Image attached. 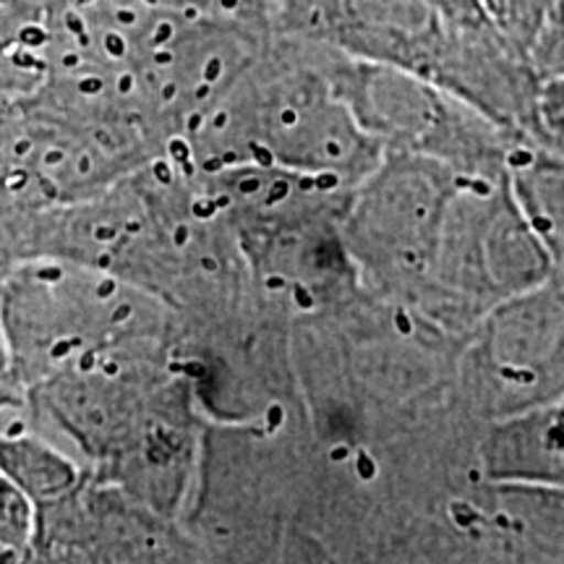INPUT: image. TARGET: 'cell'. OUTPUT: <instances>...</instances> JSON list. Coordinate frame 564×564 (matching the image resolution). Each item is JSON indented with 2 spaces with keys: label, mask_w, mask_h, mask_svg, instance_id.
Masks as SVG:
<instances>
[{
  "label": "cell",
  "mask_w": 564,
  "mask_h": 564,
  "mask_svg": "<svg viewBox=\"0 0 564 564\" xmlns=\"http://www.w3.org/2000/svg\"><path fill=\"white\" fill-rule=\"evenodd\" d=\"M272 37L408 70L512 137L531 129L544 76L494 26L455 24L432 0H278Z\"/></svg>",
  "instance_id": "cell-1"
},
{
  "label": "cell",
  "mask_w": 564,
  "mask_h": 564,
  "mask_svg": "<svg viewBox=\"0 0 564 564\" xmlns=\"http://www.w3.org/2000/svg\"><path fill=\"white\" fill-rule=\"evenodd\" d=\"M215 141L232 165H270L356 188L382 147L329 84L322 47L270 37L257 61L212 105Z\"/></svg>",
  "instance_id": "cell-2"
},
{
  "label": "cell",
  "mask_w": 564,
  "mask_h": 564,
  "mask_svg": "<svg viewBox=\"0 0 564 564\" xmlns=\"http://www.w3.org/2000/svg\"><path fill=\"white\" fill-rule=\"evenodd\" d=\"M554 274L552 257L514 207L507 181L460 175L413 306L444 327H476L494 306Z\"/></svg>",
  "instance_id": "cell-3"
},
{
  "label": "cell",
  "mask_w": 564,
  "mask_h": 564,
  "mask_svg": "<svg viewBox=\"0 0 564 564\" xmlns=\"http://www.w3.org/2000/svg\"><path fill=\"white\" fill-rule=\"evenodd\" d=\"M335 95L384 152L442 162L449 171L505 178L512 133L460 97L408 70L324 51Z\"/></svg>",
  "instance_id": "cell-4"
},
{
  "label": "cell",
  "mask_w": 564,
  "mask_h": 564,
  "mask_svg": "<svg viewBox=\"0 0 564 564\" xmlns=\"http://www.w3.org/2000/svg\"><path fill=\"white\" fill-rule=\"evenodd\" d=\"M460 175L442 162L384 152L377 171L356 186L343 220L356 272L413 303L432 267L444 212Z\"/></svg>",
  "instance_id": "cell-5"
},
{
  "label": "cell",
  "mask_w": 564,
  "mask_h": 564,
  "mask_svg": "<svg viewBox=\"0 0 564 564\" xmlns=\"http://www.w3.org/2000/svg\"><path fill=\"white\" fill-rule=\"evenodd\" d=\"M470 384L494 419L564 394V278L494 306L476 324Z\"/></svg>",
  "instance_id": "cell-6"
},
{
  "label": "cell",
  "mask_w": 564,
  "mask_h": 564,
  "mask_svg": "<svg viewBox=\"0 0 564 564\" xmlns=\"http://www.w3.org/2000/svg\"><path fill=\"white\" fill-rule=\"evenodd\" d=\"M478 460L491 484L564 491V394L494 419Z\"/></svg>",
  "instance_id": "cell-7"
},
{
  "label": "cell",
  "mask_w": 564,
  "mask_h": 564,
  "mask_svg": "<svg viewBox=\"0 0 564 564\" xmlns=\"http://www.w3.org/2000/svg\"><path fill=\"white\" fill-rule=\"evenodd\" d=\"M505 181L514 207L564 278V158L518 137L507 150Z\"/></svg>",
  "instance_id": "cell-8"
},
{
  "label": "cell",
  "mask_w": 564,
  "mask_h": 564,
  "mask_svg": "<svg viewBox=\"0 0 564 564\" xmlns=\"http://www.w3.org/2000/svg\"><path fill=\"white\" fill-rule=\"evenodd\" d=\"M494 30L533 61L552 0H478Z\"/></svg>",
  "instance_id": "cell-9"
},
{
  "label": "cell",
  "mask_w": 564,
  "mask_h": 564,
  "mask_svg": "<svg viewBox=\"0 0 564 564\" xmlns=\"http://www.w3.org/2000/svg\"><path fill=\"white\" fill-rule=\"evenodd\" d=\"M525 139L564 158V74L541 76Z\"/></svg>",
  "instance_id": "cell-10"
},
{
  "label": "cell",
  "mask_w": 564,
  "mask_h": 564,
  "mask_svg": "<svg viewBox=\"0 0 564 564\" xmlns=\"http://www.w3.org/2000/svg\"><path fill=\"white\" fill-rule=\"evenodd\" d=\"M533 63L541 74H552L564 63V0H552L549 17L533 51Z\"/></svg>",
  "instance_id": "cell-11"
},
{
  "label": "cell",
  "mask_w": 564,
  "mask_h": 564,
  "mask_svg": "<svg viewBox=\"0 0 564 564\" xmlns=\"http://www.w3.org/2000/svg\"><path fill=\"white\" fill-rule=\"evenodd\" d=\"M432 3L440 9L444 17L453 19L455 24H463V26H494L489 19H486V13L481 6H478V0H432Z\"/></svg>",
  "instance_id": "cell-12"
},
{
  "label": "cell",
  "mask_w": 564,
  "mask_h": 564,
  "mask_svg": "<svg viewBox=\"0 0 564 564\" xmlns=\"http://www.w3.org/2000/svg\"><path fill=\"white\" fill-rule=\"evenodd\" d=\"M552 74H564V63H562V66H560V68H554V70H552Z\"/></svg>",
  "instance_id": "cell-13"
}]
</instances>
